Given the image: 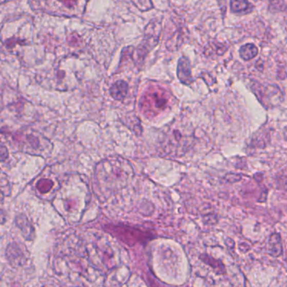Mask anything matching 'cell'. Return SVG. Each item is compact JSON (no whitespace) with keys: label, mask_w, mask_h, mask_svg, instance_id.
I'll return each mask as SVG.
<instances>
[{"label":"cell","mask_w":287,"mask_h":287,"mask_svg":"<svg viewBox=\"0 0 287 287\" xmlns=\"http://www.w3.org/2000/svg\"><path fill=\"white\" fill-rule=\"evenodd\" d=\"M15 222L26 240L32 241L35 239V230L26 216L23 214L17 216L15 218Z\"/></svg>","instance_id":"5b68a950"},{"label":"cell","mask_w":287,"mask_h":287,"mask_svg":"<svg viewBox=\"0 0 287 287\" xmlns=\"http://www.w3.org/2000/svg\"><path fill=\"white\" fill-rule=\"evenodd\" d=\"M128 93V84L126 81L120 80L114 83L110 88V94L116 100H123Z\"/></svg>","instance_id":"8992f818"},{"label":"cell","mask_w":287,"mask_h":287,"mask_svg":"<svg viewBox=\"0 0 287 287\" xmlns=\"http://www.w3.org/2000/svg\"><path fill=\"white\" fill-rule=\"evenodd\" d=\"M161 32V26L160 23L151 22L145 30V37L143 44L140 48V52L143 54L142 56L144 58L145 55L154 48L159 42V36Z\"/></svg>","instance_id":"6da1fadb"},{"label":"cell","mask_w":287,"mask_h":287,"mask_svg":"<svg viewBox=\"0 0 287 287\" xmlns=\"http://www.w3.org/2000/svg\"><path fill=\"white\" fill-rule=\"evenodd\" d=\"M230 7L235 14H246L253 10V5L247 0H231Z\"/></svg>","instance_id":"52a82bcc"},{"label":"cell","mask_w":287,"mask_h":287,"mask_svg":"<svg viewBox=\"0 0 287 287\" xmlns=\"http://www.w3.org/2000/svg\"><path fill=\"white\" fill-rule=\"evenodd\" d=\"M177 75L182 84L189 85L193 81L192 76V67H190V63H189L188 58H180L179 63H178Z\"/></svg>","instance_id":"277c9868"},{"label":"cell","mask_w":287,"mask_h":287,"mask_svg":"<svg viewBox=\"0 0 287 287\" xmlns=\"http://www.w3.org/2000/svg\"><path fill=\"white\" fill-rule=\"evenodd\" d=\"M49 6V10L55 13H74L79 6V0H43Z\"/></svg>","instance_id":"7a4b0ae2"},{"label":"cell","mask_w":287,"mask_h":287,"mask_svg":"<svg viewBox=\"0 0 287 287\" xmlns=\"http://www.w3.org/2000/svg\"><path fill=\"white\" fill-rule=\"evenodd\" d=\"M6 257L12 266L20 267L26 264V258L17 243H10L6 250Z\"/></svg>","instance_id":"3957f363"},{"label":"cell","mask_w":287,"mask_h":287,"mask_svg":"<svg viewBox=\"0 0 287 287\" xmlns=\"http://www.w3.org/2000/svg\"><path fill=\"white\" fill-rule=\"evenodd\" d=\"M258 48L254 44L244 45L239 50L241 58L244 60H252L258 55Z\"/></svg>","instance_id":"ba28073f"},{"label":"cell","mask_w":287,"mask_h":287,"mask_svg":"<svg viewBox=\"0 0 287 287\" xmlns=\"http://www.w3.org/2000/svg\"><path fill=\"white\" fill-rule=\"evenodd\" d=\"M10 191V182L7 176L0 171V199L8 196Z\"/></svg>","instance_id":"9c48e42d"},{"label":"cell","mask_w":287,"mask_h":287,"mask_svg":"<svg viewBox=\"0 0 287 287\" xmlns=\"http://www.w3.org/2000/svg\"><path fill=\"white\" fill-rule=\"evenodd\" d=\"M6 222V215L2 210H0V224H3Z\"/></svg>","instance_id":"7c38bea8"},{"label":"cell","mask_w":287,"mask_h":287,"mask_svg":"<svg viewBox=\"0 0 287 287\" xmlns=\"http://www.w3.org/2000/svg\"><path fill=\"white\" fill-rule=\"evenodd\" d=\"M287 0H272L270 5V10L273 12L285 11L286 10Z\"/></svg>","instance_id":"30bf717a"},{"label":"cell","mask_w":287,"mask_h":287,"mask_svg":"<svg viewBox=\"0 0 287 287\" xmlns=\"http://www.w3.org/2000/svg\"><path fill=\"white\" fill-rule=\"evenodd\" d=\"M53 187V182L48 179H42L37 184V188L42 193L49 192Z\"/></svg>","instance_id":"8fae6325"}]
</instances>
